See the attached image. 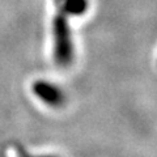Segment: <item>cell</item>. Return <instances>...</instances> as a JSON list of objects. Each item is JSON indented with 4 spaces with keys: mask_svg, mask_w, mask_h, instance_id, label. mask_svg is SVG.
I'll list each match as a JSON object with an SVG mask.
<instances>
[{
    "mask_svg": "<svg viewBox=\"0 0 157 157\" xmlns=\"http://www.w3.org/2000/svg\"><path fill=\"white\" fill-rule=\"evenodd\" d=\"M33 92L39 100L43 101L50 107H62L66 104V94L60 88L45 80H38L34 82Z\"/></svg>",
    "mask_w": 157,
    "mask_h": 157,
    "instance_id": "obj_2",
    "label": "cell"
},
{
    "mask_svg": "<svg viewBox=\"0 0 157 157\" xmlns=\"http://www.w3.org/2000/svg\"><path fill=\"white\" fill-rule=\"evenodd\" d=\"M67 17V13L58 9V13L52 20L54 59H55L56 64L62 68L70 67L75 59V47H73Z\"/></svg>",
    "mask_w": 157,
    "mask_h": 157,
    "instance_id": "obj_1",
    "label": "cell"
},
{
    "mask_svg": "<svg viewBox=\"0 0 157 157\" xmlns=\"http://www.w3.org/2000/svg\"><path fill=\"white\" fill-rule=\"evenodd\" d=\"M58 9L68 16H81L88 9V0H54Z\"/></svg>",
    "mask_w": 157,
    "mask_h": 157,
    "instance_id": "obj_3",
    "label": "cell"
},
{
    "mask_svg": "<svg viewBox=\"0 0 157 157\" xmlns=\"http://www.w3.org/2000/svg\"><path fill=\"white\" fill-rule=\"evenodd\" d=\"M16 151H17L18 157H33V156H29V155L26 153V151H24L21 147H17ZM43 157H55V156H43Z\"/></svg>",
    "mask_w": 157,
    "mask_h": 157,
    "instance_id": "obj_4",
    "label": "cell"
}]
</instances>
